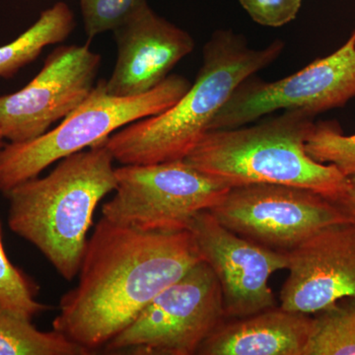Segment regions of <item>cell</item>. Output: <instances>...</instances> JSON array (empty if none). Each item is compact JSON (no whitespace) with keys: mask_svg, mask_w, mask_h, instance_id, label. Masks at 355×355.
<instances>
[{"mask_svg":"<svg viewBox=\"0 0 355 355\" xmlns=\"http://www.w3.org/2000/svg\"><path fill=\"white\" fill-rule=\"evenodd\" d=\"M284 49L279 40L254 49L232 30L214 32L203 46L202 67L188 91L163 113L116 130L105 144L123 165L184 160L238 86L272 64Z\"/></svg>","mask_w":355,"mask_h":355,"instance_id":"2","label":"cell"},{"mask_svg":"<svg viewBox=\"0 0 355 355\" xmlns=\"http://www.w3.org/2000/svg\"><path fill=\"white\" fill-rule=\"evenodd\" d=\"M313 318L304 355H355V296Z\"/></svg>","mask_w":355,"mask_h":355,"instance_id":"17","label":"cell"},{"mask_svg":"<svg viewBox=\"0 0 355 355\" xmlns=\"http://www.w3.org/2000/svg\"><path fill=\"white\" fill-rule=\"evenodd\" d=\"M191 81L171 74L153 90L132 97L109 94L105 80L62 123L37 139L6 144L0 154V193L40 176L58 161L94 146L116 130L172 107L190 88Z\"/></svg>","mask_w":355,"mask_h":355,"instance_id":"5","label":"cell"},{"mask_svg":"<svg viewBox=\"0 0 355 355\" xmlns=\"http://www.w3.org/2000/svg\"><path fill=\"white\" fill-rule=\"evenodd\" d=\"M4 139H4L3 135H2L1 132H0V154H1L4 146H6V144H4Z\"/></svg>","mask_w":355,"mask_h":355,"instance_id":"23","label":"cell"},{"mask_svg":"<svg viewBox=\"0 0 355 355\" xmlns=\"http://www.w3.org/2000/svg\"><path fill=\"white\" fill-rule=\"evenodd\" d=\"M338 205L355 221V173L349 176V187Z\"/></svg>","mask_w":355,"mask_h":355,"instance_id":"22","label":"cell"},{"mask_svg":"<svg viewBox=\"0 0 355 355\" xmlns=\"http://www.w3.org/2000/svg\"><path fill=\"white\" fill-rule=\"evenodd\" d=\"M147 0H80L84 30L89 38L114 31Z\"/></svg>","mask_w":355,"mask_h":355,"instance_id":"20","label":"cell"},{"mask_svg":"<svg viewBox=\"0 0 355 355\" xmlns=\"http://www.w3.org/2000/svg\"><path fill=\"white\" fill-rule=\"evenodd\" d=\"M313 318L282 307L226 319L200 345V355H304Z\"/></svg>","mask_w":355,"mask_h":355,"instance_id":"14","label":"cell"},{"mask_svg":"<svg viewBox=\"0 0 355 355\" xmlns=\"http://www.w3.org/2000/svg\"><path fill=\"white\" fill-rule=\"evenodd\" d=\"M314 116L286 110L252 127L209 130L184 160L231 187L286 184L338 203L347 190L349 177L335 165L322 164L308 155L306 141Z\"/></svg>","mask_w":355,"mask_h":355,"instance_id":"4","label":"cell"},{"mask_svg":"<svg viewBox=\"0 0 355 355\" xmlns=\"http://www.w3.org/2000/svg\"><path fill=\"white\" fill-rule=\"evenodd\" d=\"M355 97V28L343 46L273 83L246 79L210 123L209 130L243 127L279 110L316 116Z\"/></svg>","mask_w":355,"mask_h":355,"instance_id":"9","label":"cell"},{"mask_svg":"<svg viewBox=\"0 0 355 355\" xmlns=\"http://www.w3.org/2000/svg\"><path fill=\"white\" fill-rule=\"evenodd\" d=\"M250 17L266 27H282L288 24L302 6V0H239Z\"/></svg>","mask_w":355,"mask_h":355,"instance_id":"21","label":"cell"},{"mask_svg":"<svg viewBox=\"0 0 355 355\" xmlns=\"http://www.w3.org/2000/svg\"><path fill=\"white\" fill-rule=\"evenodd\" d=\"M113 32L116 60L105 87L116 97H132L153 90L195 49L190 33L154 12L148 3Z\"/></svg>","mask_w":355,"mask_h":355,"instance_id":"13","label":"cell"},{"mask_svg":"<svg viewBox=\"0 0 355 355\" xmlns=\"http://www.w3.org/2000/svg\"><path fill=\"white\" fill-rule=\"evenodd\" d=\"M306 151L317 162L335 165L345 176L355 173V135H343L334 123H314Z\"/></svg>","mask_w":355,"mask_h":355,"instance_id":"18","label":"cell"},{"mask_svg":"<svg viewBox=\"0 0 355 355\" xmlns=\"http://www.w3.org/2000/svg\"><path fill=\"white\" fill-rule=\"evenodd\" d=\"M105 140L4 195L10 230L34 245L67 282L80 270L98 203L116 190L114 159Z\"/></svg>","mask_w":355,"mask_h":355,"instance_id":"3","label":"cell"},{"mask_svg":"<svg viewBox=\"0 0 355 355\" xmlns=\"http://www.w3.org/2000/svg\"><path fill=\"white\" fill-rule=\"evenodd\" d=\"M60 331H40L32 319L0 306V355H85Z\"/></svg>","mask_w":355,"mask_h":355,"instance_id":"16","label":"cell"},{"mask_svg":"<svg viewBox=\"0 0 355 355\" xmlns=\"http://www.w3.org/2000/svg\"><path fill=\"white\" fill-rule=\"evenodd\" d=\"M200 261L189 230H140L102 216L86 245L78 284L60 299L53 330L88 352L105 347Z\"/></svg>","mask_w":355,"mask_h":355,"instance_id":"1","label":"cell"},{"mask_svg":"<svg viewBox=\"0 0 355 355\" xmlns=\"http://www.w3.org/2000/svg\"><path fill=\"white\" fill-rule=\"evenodd\" d=\"M102 58L83 46H58L25 87L0 96V132L12 144L29 141L78 108L91 94Z\"/></svg>","mask_w":355,"mask_h":355,"instance_id":"10","label":"cell"},{"mask_svg":"<svg viewBox=\"0 0 355 355\" xmlns=\"http://www.w3.org/2000/svg\"><path fill=\"white\" fill-rule=\"evenodd\" d=\"M37 287L9 261L2 243L0 223V306L30 318L50 309L36 300Z\"/></svg>","mask_w":355,"mask_h":355,"instance_id":"19","label":"cell"},{"mask_svg":"<svg viewBox=\"0 0 355 355\" xmlns=\"http://www.w3.org/2000/svg\"><path fill=\"white\" fill-rule=\"evenodd\" d=\"M288 254L280 307L317 314L355 296V222L322 229Z\"/></svg>","mask_w":355,"mask_h":355,"instance_id":"12","label":"cell"},{"mask_svg":"<svg viewBox=\"0 0 355 355\" xmlns=\"http://www.w3.org/2000/svg\"><path fill=\"white\" fill-rule=\"evenodd\" d=\"M188 230L202 260L220 284L226 319L242 318L275 307L268 280L288 266V254L261 246L224 227L209 210L198 212Z\"/></svg>","mask_w":355,"mask_h":355,"instance_id":"11","label":"cell"},{"mask_svg":"<svg viewBox=\"0 0 355 355\" xmlns=\"http://www.w3.org/2000/svg\"><path fill=\"white\" fill-rule=\"evenodd\" d=\"M225 320L220 284L202 260L159 293L105 349L112 354H197Z\"/></svg>","mask_w":355,"mask_h":355,"instance_id":"7","label":"cell"},{"mask_svg":"<svg viewBox=\"0 0 355 355\" xmlns=\"http://www.w3.org/2000/svg\"><path fill=\"white\" fill-rule=\"evenodd\" d=\"M209 211L235 234L286 254L322 229L354 221L320 193L279 184L232 187Z\"/></svg>","mask_w":355,"mask_h":355,"instance_id":"8","label":"cell"},{"mask_svg":"<svg viewBox=\"0 0 355 355\" xmlns=\"http://www.w3.org/2000/svg\"><path fill=\"white\" fill-rule=\"evenodd\" d=\"M116 178V193L102 216L140 230H188L198 212L216 207L232 188L184 160L123 165Z\"/></svg>","mask_w":355,"mask_h":355,"instance_id":"6","label":"cell"},{"mask_svg":"<svg viewBox=\"0 0 355 355\" xmlns=\"http://www.w3.org/2000/svg\"><path fill=\"white\" fill-rule=\"evenodd\" d=\"M76 27L73 11L60 1L41 13L38 20L11 43L0 46V77L10 78L31 64L44 48L62 43Z\"/></svg>","mask_w":355,"mask_h":355,"instance_id":"15","label":"cell"}]
</instances>
